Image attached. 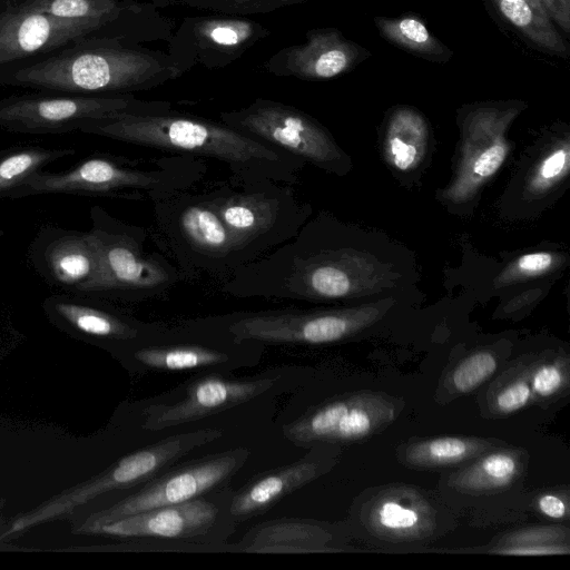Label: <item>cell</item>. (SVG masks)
<instances>
[{"instance_id":"16","label":"cell","mask_w":570,"mask_h":570,"mask_svg":"<svg viewBox=\"0 0 570 570\" xmlns=\"http://www.w3.org/2000/svg\"><path fill=\"white\" fill-rule=\"evenodd\" d=\"M108 38L135 43L120 31L91 21L67 20L6 0L0 10V69L35 57H48L85 39ZM42 59V58H41ZM37 61V60H36Z\"/></svg>"},{"instance_id":"8","label":"cell","mask_w":570,"mask_h":570,"mask_svg":"<svg viewBox=\"0 0 570 570\" xmlns=\"http://www.w3.org/2000/svg\"><path fill=\"white\" fill-rule=\"evenodd\" d=\"M90 216L99 269L87 294L140 302L163 295L184 278L164 255L145 252V228L124 223L100 206H94Z\"/></svg>"},{"instance_id":"37","label":"cell","mask_w":570,"mask_h":570,"mask_svg":"<svg viewBox=\"0 0 570 570\" xmlns=\"http://www.w3.org/2000/svg\"><path fill=\"white\" fill-rule=\"evenodd\" d=\"M554 264V257L547 252L529 253L520 256L504 273L502 279L510 282L519 278H527L541 275L549 271Z\"/></svg>"},{"instance_id":"43","label":"cell","mask_w":570,"mask_h":570,"mask_svg":"<svg viewBox=\"0 0 570 570\" xmlns=\"http://www.w3.org/2000/svg\"><path fill=\"white\" fill-rule=\"evenodd\" d=\"M4 1L6 0H0V10H1L2 6L4 4Z\"/></svg>"},{"instance_id":"24","label":"cell","mask_w":570,"mask_h":570,"mask_svg":"<svg viewBox=\"0 0 570 570\" xmlns=\"http://www.w3.org/2000/svg\"><path fill=\"white\" fill-rule=\"evenodd\" d=\"M365 524L374 534L393 541L426 537L434 527V512L417 491L397 487L380 492L366 507Z\"/></svg>"},{"instance_id":"38","label":"cell","mask_w":570,"mask_h":570,"mask_svg":"<svg viewBox=\"0 0 570 570\" xmlns=\"http://www.w3.org/2000/svg\"><path fill=\"white\" fill-rule=\"evenodd\" d=\"M568 542V530L560 527H537L519 530L504 537L500 546Z\"/></svg>"},{"instance_id":"13","label":"cell","mask_w":570,"mask_h":570,"mask_svg":"<svg viewBox=\"0 0 570 570\" xmlns=\"http://www.w3.org/2000/svg\"><path fill=\"white\" fill-rule=\"evenodd\" d=\"M238 341L264 345H322L344 341L379 317L372 306L343 309H268L216 316Z\"/></svg>"},{"instance_id":"17","label":"cell","mask_w":570,"mask_h":570,"mask_svg":"<svg viewBox=\"0 0 570 570\" xmlns=\"http://www.w3.org/2000/svg\"><path fill=\"white\" fill-rule=\"evenodd\" d=\"M269 35L265 26L239 16L185 17L169 38L166 52L183 73L197 66L220 69Z\"/></svg>"},{"instance_id":"31","label":"cell","mask_w":570,"mask_h":570,"mask_svg":"<svg viewBox=\"0 0 570 570\" xmlns=\"http://www.w3.org/2000/svg\"><path fill=\"white\" fill-rule=\"evenodd\" d=\"M71 148L24 146L0 153V199L11 198L26 181L48 164L73 155Z\"/></svg>"},{"instance_id":"27","label":"cell","mask_w":570,"mask_h":570,"mask_svg":"<svg viewBox=\"0 0 570 570\" xmlns=\"http://www.w3.org/2000/svg\"><path fill=\"white\" fill-rule=\"evenodd\" d=\"M524 453L515 449H492L451 475L450 484L462 492L481 494L507 489L522 473Z\"/></svg>"},{"instance_id":"15","label":"cell","mask_w":570,"mask_h":570,"mask_svg":"<svg viewBox=\"0 0 570 570\" xmlns=\"http://www.w3.org/2000/svg\"><path fill=\"white\" fill-rule=\"evenodd\" d=\"M219 121L306 164L338 171L344 156L327 129L303 110L256 98L246 107L222 111Z\"/></svg>"},{"instance_id":"33","label":"cell","mask_w":570,"mask_h":570,"mask_svg":"<svg viewBox=\"0 0 570 570\" xmlns=\"http://www.w3.org/2000/svg\"><path fill=\"white\" fill-rule=\"evenodd\" d=\"M498 366V356L493 352L475 351L450 371L445 381L446 389L452 394H468L489 380Z\"/></svg>"},{"instance_id":"30","label":"cell","mask_w":570,"mask_h":570,"mask_svg":"<svg viewBox=\"0 0 570 570\" xmlns=\"http://www.w3.org/2000/svg\"><path fill=\"white\" fill-rule=\"evenodd\" d=\"M426 140V121L416 109H393L386 127V153L395 168L405 171L416 167L424 156Z\"/></svg>"},{"instance_id":"22","label":"cell","mask_w":570,"mask_h":570,"mask_svg":"<svg viewBox=\"0 0 570 570\" xmlns=\"http://www.w3.org/2000/svg\"><path fill=\"white\" fill-rule=\"evenodd\" d=\"M31 256L48 282L77 293H88L99 269L98 249L90 230L45 229L32 246Z\"/></svg>"},{"instance_id":"40","label":"cell","mask_w":570,"mask_h":570,"mask_svg":"<svg viewBox=\"0 0 570 570\" xmlns=\"http://www.w3.org/2000/svg\"><path fill=\"white\" fill-rule=\"evenodd\" d=\"M548 16L568 39L570 36V0H539Z\"/></svg>"},{"instance_id":"4","label":"cell","mask_w":570,"mask_h":570,"mask_svg":"<svg viewBox=\"0 0 570 570\" xmlns=\"http://www.w3.org/2000/svg\"><path fill=\"white\" fill-rule=\"evenodd\" d=\"M264 348L263 343L234 338L216 316L174 326L157 323L140 337L109 347L137 374L184 371L229 374L257 365Z\"/></svg>"},{"instance_id":"9","label":"cell","mask_w":570,"mask_h":570,"mask_svg":"<svg viewBox=\"0 0 570 570\" xmlns=\"http://www.w3.org/2000/svg\"><path fill=\"white\" fill-rule=\"evenodd\" d=\"M299 367L269 368L250 377L198 373L178 386L140 403V428L148 432L176 428L253 401L269 392L294 387Z\"/></svg>"},{"instance_id":"1","label":"cell","mask_w":570,"mask_h":570,"mask_svg":"<svg viewBox=\"0 0 570 570\" xmlns=\"http://www.w3.org/2000/svg\"><path fill=\"white\" fill-rule=\"evenodd\" d=\"M86 134L175 154L212 158L225 164L232 177L272 179L294 185L306 163L220 121L173 108L157 112H125L92 121Z\"/></svg>"},{"instance_id":"28","label":"cell","mask_w":570,"mask_h":570,"mask_svg":"<svg viewBox=\"0 0 570 570\" xmlns=\"http://www.w3.org/2000/svg\"><path fill=\"white\" fill-rule=\"evenodd\" d=\"M374 23L384 40L412 56L434 63H446L453 57V51L415 13L395 18L376 16Z\"/></svg>"},{"instance_id":"36","label":"cell","mask_w":570,"mask_h":570,"mask_svg":"<svg viewBox=\"0 0 570 570\" xmlns=\"http://www.w3.org/2000/svg\"><path fill=\"white\" fill-rule=\"evenodd\" d=\"M569 170V147L559 146L551 150L540 163L531 179L530 188L534 193L549 189Z\"/></svg>"},{"instance_id":"5","label":"cell","mask_w":570,"mask_h":570,"mask_svg":"<svg viewBox=\"0 0 570 570\" xmlns=\"http://www.w3.org/2000/svg\"><path fill=\"white\" fill-rule=\"evenodd\" d=\"M228 228L244 265L292 239L311 215L293 185L229 177L203 191Z\"/></svg>"},{"instance_id":"6","label":"cell","mask_w":570,"mask_h":570,"mask_svg":"<svg viewBox=\"0 0 570 570\" xmlns=\"http://www.w3.org/2000/svg\"><path fill=\"white\" fill-rule=\"evenodd\" d=\"M217 429H198L165 438L127 454L92 478L18 514L0 532V544L45 522L67 519L87 503L111 492L131 490L155 478L195 449L222 436Z\"/></svg>"},{"instance_id":"32","label":"cell","mask_w":570,"mask_h":570,"mask_svg":"<svg viewBox=\"0 0 570 570\" xmlns=\"http://www.w3.org/2000/svg\"><path fill=\"white\" fill-rule=\"evenodd\" d=\"M309 0H151L158 9L181 7L228 16H252L272 12Z\"/></svg>"},{"instance_id":"39","label":"cell","mask_w":570,"mask_h":570,"mask_svg":"<svg viewBox=\"0 0 570 570\" xmlns=\"http://www.w3.org/2000/svg\"><path fill=\"white\" fill-rule=\"evenodd\" d=\"M493 553L512 556H547V554H568V542L533 543L517 546H498L492 550Z\"/></svg>"},{"instance_id":"11","label":"cell","mask_w":570,"mask_h":570,"mask_svg":"<svg viewBox=\"0 0 570 570\" xmlns=\"http://www.w3.org/2000/svg\"><path fill=\"white\" fill-rule=\"evenodd\" d=\"M234 489L226 487L193 500L125 517L88 531L86 535L116 539H161L217 547L237 552L227 539L236 531L230 504Z\"/></svg>"},{"instance_id":"14","label":"cell","mask_w":570,"mask_h":570,"mask_svg":"<svg viewBox=\"0 0 570 570\" xmlns=\"http://www.w3.org/2000/svg\"><path fill=\"white\" fill-rule=\"evenodd\" d=\"M399 411L397 402L384 394L358 392L334 396L278 419L288 442L309 449L366 439L392 423Z\"/></svg>"},{"instance_id":"41","label":"cell","mask_w":570,"mask_h":570,"mask_svg":"<svg viewBox=\"0 0 570 570\" xmlns=\"http://www.w3.org/2000/svg\"><path fill=\"white\" fill-rule=\"evenodd\" d=\"M537 509L551 519H567L569 515L568 502L561 495L544 493L537 500Z\"/></svg>"},{"instance_id":"12","label":"cell","mask_w":570,"mask_h":570,"mask_svg":"<svg viewBox=\"0 0 570 570\" xmlns=\"http://www.w3.org/2000/svg\"><path fill=\"white\" fill-rule=\"evenodd\" d=\"M171 108L169 101L141 100L131 94L14 95L0 100V128L22 134H60L125 112H157Z\"/></svg>"},{"instance_id":"23","label":"cell","mask_w":570,"mask_h":570,"mask_svg":"<svg viewBox=\"0 0 570 570\" xmlns=\"http://www.w3.org/2000/svg\"><path fill=\"white\" fill-rule=\"evenodd\" d=\"M43 308L56 324L96 340L105 347L140 337L157 324L141 322L110 307L94 305L65 295L49 297Z\"/></svg>"},{"instance_id":"21","label":"cell","mask_w":570,"mask_h":570,"mask_svg":"<svg viewBox=\"0 0 570 570\" xmlns=\"http://www.w3.org/2000/svg\"><path fill=\"white\" fill-rule=\"evenodd\" d=\"M331 444L308 449L301 459L264 471L234 490L230 512L236 524L269 511L281 500L325 474L335 462Z\"/></svg>"},{"instance_id":"18","label":"cell","mask_w":570,"mask_h":570,"mask_svg":"<svg viewBox=\"0 0 570 570\" xmlns=\"http://www.w3.org/2000/svg\"><path fill=\"white\" fill-rule=\"evenodd\" d=\"M524 108L522 101H491L472 107L464 118L465 146L462 164L450 198L460 200L472 195L503 164L508 155L504 130Z\"/></svg>"},{"instance_id":"3","label":"cell","mask_w":570,"mask_h":570,"mask_svg":"<svg viewBox=\"0 0 570 570\" xmlns=\"http://www.w3.org/2000/svg\"><path fill=\"white\" fill-rule=\"evenodd\" d=\"M204 158L175 154L139 165L129 159L98 154L62 173L39 171L11 198L41 194H76L150 202L179 190L191 189L205 177Z\"/></svg>"},{"instance_id":"42","label":"cell","mask_w":570,"mask_h":570,"mask_svg":"<svg viewBox=\"0 0 570 570\" xmlns=\"http://www.w3.org/2000/svg\"><path fill=\"white\" fill-rule=\"evenodd\" d=\"M3 505H4V499L0 497V517H1V511L3 509Z\"/></svg>"},{"instance_id":"25","label":"cell","mask_w":570,"mask_h":570,"mask_svg":"<svg viewBox=\"0 0 570 570\" xmlns=\"http://www.w3.org/2000/svg\"><path fill=\"white\" fill-rule=\"evenodd\" d=\"M331 540L332 534L315 521L282 518L256 524L235 546L237 552L299 553L332 550Z\"/></svg>"},{"instance_id":"2","label":"cell","mask_w":570,"mask_h":570,"mask_svg":"<svg viewBox=\"0 0 570 570\" xmlns=\"http://www.w3.org/2000/svg\"><path fill=\"white\" fill-rule=\"evenodd\" d=\"M183 75L166 51L92 38L3 73L0 85L117 96L150 90Z\"/></svg>"},{"instance_id":"34","label":"cell","mask_w":570,"mask_h":570,"mask_svg":"<svg viewBox=\"0 0 570 570\" xmlns=\"http://www.w3.org/2000/svg\"><path fill=\"white\" fill-rule=\"evenodd\" d=\"M528 377L534 401H551L569 386L567 355L541 358L528 367Z\"/></svg>"},{"instance_id":"10","label":"cell","mask_w":570,"mask_h":570,"mask_svg":"<svg viewBox=\"0 0 570 570\" xmlns=\"http://www.w3.org/2000/svg\"><path fill=\"white\" fill-rule=\"evenodd\" d=\"M248 456L247 449L234 448L187 462L178 461L151 480L122 491L124 494L112 503L89 513L75 525L73 533L86 535L91 529L108 522L229 487Z\"/></svg>"},{"instance_id":"20","label":"cell","mask_w":570,"mask_h":570,"mask_svg":"<svg viewBox=\"0 0 570 570\" xmlns=\"http://www.w3.org/2000/svg\"><path fill=\"white\" fill-rule=\"evenodd\" d=\"M371 56L370 50L347 39L337 28L322 27L308 30L303 43L272 55L263 69L277 77L324 81L352 71Z\"/></svg>"},{"instance_id":"26","label":"cell","mask_w":570,"mask_h":570,"mask_svg":"<svg viewBox=\"0 0 570 570\" xmlns=\"http://www.w3.org/2000/svg\"><path fill=\"white\" fill-rule=\"evenodd\" d=\"M502 20L543 53L568 59L570 46L539 0H490Z\"/></svg>"},{"instance_id":"19","label":"cell","mask_w":570,"mask_h":570,"mask_svg":"<svg viewBox=\"0 0 570 570\" xmlns=\"http://www.w3.org/2000/svg\"><path fill=\"white\" fill-rule=\"evenodd\" d=\"M19 4L67 20L91 21L114 28L135 43L168 42L175 22L151 2L135 0H14Z\"/></svg>"},{"instance_id":"35","label":"cell","mask_w":570,"mask_h":570,"mask_svg":"<svg viewBox=\"0 0 570 570\" xmlns=\"http://www.w3.org/2000/svg\"><path fill=\"white\" fill-rule=\"evenodd\" d=\"M533 400L528 368L504 377L495 385L489 399L490 410L498 415H509L528 406Z\"/></svg>"},{"instance_id":"7","label":"cell","mask_w":570,"mask_h":570,"mask_svg":"<svg viewBox=\"0 0 570 570\" xmlns=\"http://www.w3.org/2000/svg\"><path fill=\"white\" fill-rule=\"evenodd\" d=\"M151 203L158 236L184 276L223 282L244 265L232 234L204 193L179 190Z\"/></svg>"},{"instance_id":"29","label":"cell","mask_w":570,"mask_h":570,"mask_svg":"<svg viewBox=\"0 0 570 570\" xmlns=\"http://www.w3.org/2000/svg\"><path fill=\"white\" fill-rule=\"evenodd\" d=\"M497 449L489 440L469 436H436L409 444L402 461L416 469L449 466L473 460Z\"/></svg>"}]
</instances>
